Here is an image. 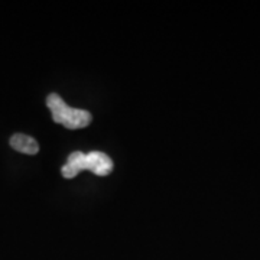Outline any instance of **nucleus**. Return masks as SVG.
I'll return each mask as SVG.
<instances>
[{"label": "nucleus", "instance_id": "nucleus-1", "mask_svg": "<svg viewBox=\"0 0 260 260\" xmlns=\"http://www.w3.org/2000/svg\"><path fill=\"white\" fill-rule=\"evenodd\" d=\"M81 171H91L99 177H106L112 174L113 162L110 156L103 152H74L68 156V160L61 168V174L67 179L77 177Z\"/></svg>", "mask_w": 260, "mask_h": 260}, {"label": "nucleus", "instance_id": "nucleus-2", "mask_svg": "<svg viewBox=\"0 0 260 260\" xmlns=\"http://www.w3.org/2000/svg\"><path fill=\"white\" fill-rule=\"evenodd\" d=\"M48 109L51 110L52 119L58 124H62L68 129H81L90 124L91 114L83 109H73L58 95L52 93L47 99Z\"/></svg>", "mask_w": 260, "mask_h": 260}, {"label": "nucleus", "instance_id": "nucleus-3", "mask_svg": "<svg viewBox=\"0 0 260 260\" xmlns=\"http://www.w3.org/2000/svg\"><path fill=\"white\" fill-rule=\"evenodd\" d=\"M10 146L15 150L26 153V155H37L39 152V145L37 140L22 133H16L10 138Z\"/></svg>", "mask_w": 260, "mask_h": 260}]
</instances>
